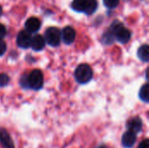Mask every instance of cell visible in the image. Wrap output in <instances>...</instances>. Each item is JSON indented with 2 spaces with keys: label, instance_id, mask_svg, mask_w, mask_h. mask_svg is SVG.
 <instances>
[{
  "label": "cell",
  "instance_id": "21",
  "mask_svg": "<svg viewBox=\"0 0 149 148\" xmlns=\"http://www.w3.org/2000/svg\"><path fill=\"white\" fill-rule=\"evenodd\" d=\"M138 148H149V140L148 139L144 140L140 145H139V147Z\"/></svg>",
  "mask_w": 149,
  "mask_h": 148
},
{
  "label": "cell",
  "instance_id": "4",
  "mask_svg": "<svg viewBox=\"0 0 149 148\" xmlns=\"http://www.w3.org/2000/svg\"><path fill=\"white\" fill-rule=\"evenodd\" d=\"M45 42L53 47L59 45L61 40V32L57 27H49L45 33Z\"/></svg>",
  "mask_w": 149,
  "mask_h": 148
},
{
  "label": "cell",
  "instance_id": "13",
  "mask_svg": "<svg viewBox=\"0 0 149 148\" xmlns=\"http://www.w3.org/2000/svg\"><path fill=\"white\" fill-rule=\"evenodd\" d=\"M86 5V0H73L71 6L75 11L85 13Z\"/></svg>",
  "mask_w": 149,
  "mask_h": 148
},
{
  "label": "cell",
  "instance_id": "17",
  "mask_svg": "<svg viewBox=\"0 0 149 148\" xmlns=\"http://www.w3.org/2000/svg\"><path fill=\"white\" fill-rule=\"evenodd\" d=\"M114 39V37L112 33V31H107L104 36H103V38H102V41L105 43V44H112L113 41Z\"/></svg>",
  "mask_w": 149,
  "mask_h": 148
},
{
  "label": "cell",
  "instance_id": "3",
  "mask_svg": "<svg viewBox=\"0 0 149 148\" xmlns=\"http://www.w3.org/2000/svg\"><path fill=\"white\" fill-rule=\"evenodd\" d=\"M27 85L30 88L38 91L42 88L44 84V76L41 71L39 70H33L31 71L27 78Z\"/></svg>",
  "mask_w": 149,
  "mask_h": 148
},
{
  "label": "cell",
  "instance_id": "22",
  "mask_svg": "<svg viewBox=\"0 0 149 148\" xmlns=\"http://www.w3.org/2000/svg\"><path fill=\"white\" fill-rule=\"evenodd\" d=\"M97 148H107L105 145H101V146H99Z\"/></svg>",
  "mask_w": 149,
  "mask_h": 148
},
{
  "label": "cell",
  "instance_id": "20",
  "mask_svg": "<svg viewBox=\"0 0 149 148\" xmlns=\"http://www.w3.org/2000/svg\"><path fill=\"white\" fill-rule=\"evenodd\" d=\"M6 35V28L3 24H0V39H3Z\"/></svg>",
  "mask_w": 149,
  "mask_h": 148
},
{
  "label": "cell",
  "instance_id": "24",
  "mask_svg": "<svg viewBox=\"0 0 149 148\" xmlns=\"http://www.w3.org/2000/svg\"><path fill=\"white\" fill-rule=\"evenodd\" d=\"M125 1H127V0H125Z\"/></svg>",
  "mask_w": 149,
  "mask_h": 148
},
{
  "label": "cell",
  "instance_id": "19",
  "mask_svg": "<svg viewBox=\"0 0 149 148\" xmlns=\"http://www.w3.org/2000/svg\"><path fill=\"white\" fill-rule=\"evenodd\" d=\"M6 51V44L3 39H0V57L3 56Z\"/></svg>",
  "mask_w": 149,
  "mask_h": 148
},
{
  "label": "cell",
  "instance_id": "5",
  "mask_svg": "<svg viewBox=\"0 0 149 148\" xmlns=\"http://www.w3.org/2000/svg\"><path fill=\"white\" fill-rule=\"evenodd\" d=\"M31 35L26 31H21L17 36V44L20 48L27 49L31 46Z\"/></svg>",
  "mask_w": 149,
  "mask_h": 148
},
{
  "label": "cell",
  "instance_id": "10",
  "mask_svg": "<svg viewBox=\"0 0 149 148\" xmlns=\"http://www.w3.org/2000/svg\"><path fill=\"white\" fill-rule=\"evenodd\" d=\"M45 46V40L43 36L38 34L35 35L32 38H31V47L36 51H42Z\"/></svg>",
  "mask_w": 149,
  "mask_h": 148
},
{
  "label": "cell",
  "instance_id": "18",
  "mask_svg": "<svg viewBox=\"0 0 149 148\" xmlns=\"http://www.w3.org/2000/svg\"><path fill=\"white\" fill-rule=\"evenodd\" d=\"M9 81H10V78L7 74H5V73L0 74V87L7 85Z\"/></svg>",
  "mask_w": 149,
  "mask_h": 148
},
{
  "label": "cell",
  "instance_id": "23",
  "mask_svg": "<svg viewBox=\"0 0 149 148\" xmlns=\"http://www.w3.org/2000/svg\"><path fill=\"white\" fill-rule=\"evenodd\" d=\"M2 13H3V9H2V7H1V5H0V17L2 16Z\"/></svg>",
  "mask_w": 149,
  "mask_h": 148
},
{
  "label": "cell",
  "instance_id": "15",
  "mask_svg": "<svg viewBox=\"0 0 149 148\" xmlns=\"http://www.w3.org/2000/svg\"><path fill=\"white\" fill-rule=\"evenodd\" d=\"M139 97L140 99L148 103L149 101V85L148 84H145L144 85H142V87L141 88L140 90V92H139Z\"/></svg>",
  "mask_w": 149,
  "mask_h": 148
},
{
  "label": "cell",
  "instance_id": "1",
  "mask_svg": "<svg viewBox=\"0 0 149 148\" xmlns=\"http://www.w3.org/2000/svg\"><path fill=\"white\" fill-rule=\"evenodd\" d=\"M111 31L113 37L121 44L127 43L131 38V31L126 28L122 23L118 20H115L111 25Z\"/></svg>",
  "mask_w": 149,
  "mask_h": 148
},
{
  "label": "cell",
  "instance_id": "6",
  "mask_svg": "<svg viewBox=\"0 0 149 148\" xmlns=\"http://www.w3.org/2000/svg\"><path fill=\"white\" fill-rule=\"evenodd\" d=\"M76 37L75 30L71 26H66L61 32V38L65 44H71L74 42Z\"/></svg>",
  "mask_w": 149,
  "mask_h": 148
},
{
  "label": "cell",
  "instance_id": "8",
  "mask_svg": "<svg viewBox=\"0 0 149 148\" xmlns=\"http://www.w3.org/2000/svg\"><path fill=\"white\" fill-rule=\"evenodd\" d=\"M136 140H137L136 134L133 132L127 131L123 134L121 142H122V145L124 147L132 148L134 147V145L135 144Z\"/></svg>",
  "mask_w": 149,
  "mask_h": 148
},
{
  "label": "cell",
  "instance_id": "12",
  "mask_svg": "<svg viewBox=\"0 0 149 148\" xmlns=\"http://www.w3.org/2000/svg\"><path fill=\"white\" fill-rule=\"evenodd\" d=\"M137 55L139 57V58L143 61V62H148L149 61V46L148 44H143L141 45L138 51H137Z\"/></svg>",
  "mask_w": 149,
  "mask_h": 148
},
{
  "label": "cell",
  "instance_id": "2",
  "mask_svg": "<svg viewBox=\"0 0 149 148\" xmlns=\"http://www.w3.org/2000/svg\"><path fill=\"white\" fill-rule=\"evenodd\" d=\"M93 72L92 68L86 64L79 65L76 68L75 72H74V77H75L76 81L81 85L88 83L93 79Z\"/></svg>",
  "mask_w": 149,
  "mask_h": 148
},
{
  "label": "cell",
  "instance_id": "9",
  "mask_svg": "<svg viewBox=\"0 0 149 148\" xmlns=\"http://www.w3.org/2000/svg\"><path fill=\"white\" fill-rule=\"evenodd\" d=\"M127 127L128 131L133 132L136 134L142 129V121L139 117H134L128 120V122L127 123Z\"/></svg>",
  "mask_w": 149,
  "mask_h": 148
},
{
  "label": "cell",
  "instance_id": "16",
  "mask_svg": "<svg viewBox=\"0 0 149 148\" xmlns=\"http://www.w3.org/2000/svg\"><path fill=\"white\" fill-rule=\"evenodd\" d=\"M105 6L108 9H114L120 3V0H103Z\"/></svg>",
  "mask_w": 149,
  "mask_h": 148
},
{
  "label": "cell",
  "instance_id": "7",
  "mask_svg": "<svg viewBox=\"0 0 149 148\" xmlns=\"http://www.w3.org/2000/svg\"><path fill=\"white\" fill-rule=\"evenodd\" d=\"M24 27H25V31L31 34V33L37 32L40 29L41 22H40V20L38 17H29L25 21Z\"/></svg>",
  "mask_w": 149,
  "mask_h": 148
},
{
  "label": "cell",
  "instance_id": "14",
  "mask_svg": "<svg viewBox=\"0 0 149 148\" xmlns=\"http://www.w3.org/2000/svg\"><path fill=\"white\" fill-rule=\"evenodd\" d=\"M98 8V2L97 0H86V10L85 13L87 15L93 14Z\"/></svg>",
  "mask_w": 149,
  "mask_h": 148
},
{
  "label": "cell",
  "instance_id": "11",
  "mask_svg": "<svg viewBox=\"0 0 149 148\" xmlns=\"http://www.w3.org/2000/svg\"><path fill=\"white\" fill-rule=\"evenodd\" d=\"M0 142L3 148H14L11 138L5 129H0Z\"/></svg>",
  "mask_w": 149,
  "mask_h": 148
}]
</instances>
